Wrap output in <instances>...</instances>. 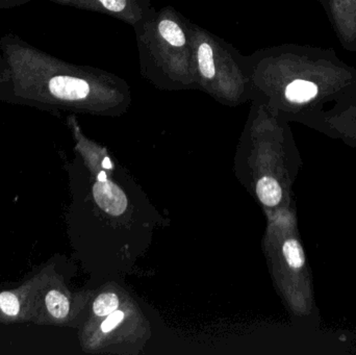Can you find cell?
Segmentation results:
<instances>
[{
	"instance_id": "cell-2",
	"label": "cell",
	"mask_w": 356,
	"mask_h": 355,
	"mask_svg": "<svg viewBox=\"0 0 356 355\" xmlns=\"http://www.w3.org/2000/svg\"><path fill=\"white\" fill-rule=\"evenodd\" d=\"M134 28L144 79L164 91L196 89L188 18L172 6L154 8Z\"/></svg>"
},
{
	"instance_id": "cell-9",
	"label": "cell",
	"mask_w": 356,
	"mask_h": 355,
	"mask_svg": "<svg viewBox=\"0 0 356 355\" xmlns=\"http://www.w3.org/2000/svg\"><path fill=\"white\" fill-rule=\"evenodd\" d=\"M282 252H284V258L291 268L300 269L305 264V251H303L302 246L297 240L290 239L284 242V246H282Z\"/></svg>"
},
{
	"instance_id": "cell-12",
	"label": "cell",
	"mask_w": 356,
	"mask_h": 355,
	"mask_svg": "<svg viewBox=\"0 0 356 355\" xmlns=\"http://www.w3.org/2000/svg\"><path fill=\"white\" fill-rule=\"evenodd\" d=\"M124 319V313L121 311H115L112 314L108 315V318L102 324V333H110L113 329H116Z\"/></svg>"
},
{
	"instance_id": "cell-5",
	"label": "cell",
	"mask_w": 356,
	"mask_h": 355,
	"mask_svg": "<svg viewBox=\"0 0 356 355\" xmlns=\"http://www.w3.org/2000/svg\"><path fill=\"white\" fill-rule=\"evenodd\" d=\"M94 199L96 204L108 214L118 216L127 210V196L122 190L112 181H97L93 187Z\"/></svg>"
},
{
	"instance_id": "cell-10",
	"label": "cell",
	"mask_w": 356,
	"mask_h": 355,
	"mask_svg": "<svg viewBox=\"0 0 356 355\" xmlns=\"http://www.w3.org/2000/svg\"><path fill=\"white\" fill-rule=\"evenodd\" d=\"M119 306V298L114 293L102 294L93 304L94 314L98 317L108 316L117 311Z\"/></svg>"
},
{
	"instance_id": "cell-15",
	"label": "cell",
	"mask_w": 356,
	"mask_h": 355,
	"mask_svg": "<svg viewBox=\"0 0 356 355\" xmlns=\"http://www.w3.org/2000/svg\"><path fill=\"white\" fill-rule=\"evenodd\" d=\"M102 166H104V168H106V169H112L113 164H112V162H111L110 158H104V163H102Z\"/></svg>"
},
{
	"instance_id": "cell-4",
	"label": "cell",
	"mask_w": 356,
	"mask_h": 355,
	"mask_svg": "<svg viewBox=\"0 0 356 355\" xmlns=\"http://www.w3.org/2000/svg\"><path fill=\"white\" fill-rule=\"evenodd\" d=\"M54 3L108 15L135 27L152 10L150 0H50Z\"/></svg>"
},
{
	"instance_id": "cell-6",
	"label": "cell",
	"mask_w": 356,
	"mask_h": 355,
	"mask_svg": "<svg viewBox=\"0 0 356 355\" xmlns=\"http://www.w3.org/2000/svg\"><path fill=\"white\" fill-rule=\"evenodd\" d=\"M318 87L312 81L305 79H295L286 85L284 89V97L288 101L294 104H302L316 97Z\"/></svg>"
},
{
	"instance_id": "cell-7",
	"label": "cell",
	"mask_w": 356,
	"mask_h": 355,
	"mask_svg": "<svg viewBox=\"0 0 356 355\" xmlns=\"http://www.w3.org/2000/svg\"><path fill=\"white\" fill-rule=\"evenodd\" d=\"M257 194L261 204L268 206H275L282 200V190L273 177L264 176L257 181Z\"/></svg>"
},
{
	"instance_id": "cell-1",
	"label": "cell",
	"mask_w": 356,
	"mask_h": 355,
	"mask_svg": "<svg viewBox=\"0 0 356 355\" xmlns=\"http://www.w3.org/2000/svg\"><path fill=\"white\" fill-rule=\"evenodd\" d=\"M0 101L43 110L106 114L131 104L129 83L99 68L65 62L14 33L0 38Z\"/></svg>"
},
{
	"instance_id": "cell-8",
	"label": "cell",
	"mask_w": 356,
	"mask_h": 355,
	"mask_svg": "<svg viewBox=\"0 0 356 355\" xmlns=\"http://www.w3.org/2000/svg\"><path fill=\"white\" fill-rule=\"evenodd\" d=\"M45 302L48 312L51 314L52 317L56 319L66 318L69 310H70V304H69L66 296L63 295L60 292L54 290L46 295Z\"/></svg>"
},
{
	"instance_id": "cell-3",
	"label": "cell",
	"mask_w": 356,
	"mask_h": 355,
	"mask_svg": "<svg viewBox=\"0 0 356 355\" xmlns=\"http://www.w3.org/2000/svg\"><path fill=\"white\" fill-rule=\"evenodd\" d=\"M196 90L226 106L252 98L250 63L232 44L190 21Z\"/></svg>"
},
{
	"instance_id": "cell-16",
	"label": "cell",
	"mask_w": 356,
	"mask_h": 355,
	"mask_svg": "<svg viewBox=\"0 0 356 355\" xmlns=\"http://www.w3.org/2000/svg\"><path fill=\"white\" fill-rule=\"evenodd\" d=\"M97 179L98 181H106V179H108V176H106V173L104 172V171H102V172H99V174H98Z\"/></svg>"
},
{
	"instance_id": "cell-11",
	"label": "cell",
	"mask_w": 356,
	"mask_h": 355,
	"mask_svg": "<svg viewBox=\"0 0 356 355\" xmlns=\"http://www.w3.org/2000/svg\"><path fill=\"white\" fill-rule=\"evenodd\" d=\"M0 310L8 316H16L20 311V304L16 296L10 292L0 294Z\"/></svg>"
},
{
	"instance_id": "cell-14",
	"label": "cell",
	"mask_w": 356,
	"mask_h": 355,
	"mask_svg": "<svg viewBox=\"0 0 356 355\" xmlns=\"http://www.w3.org/2000/svg\"><path fill=\"white\" fill-rule=\"evenodd\" d=\"M3 71H4V62H3V58H2L1 53H0V85H1L2 77H3Z\"/></svg>"
},
{
	"instance_id": "cell-13",
	"label": "cell",
	"mask_w": 356,
	"mask_h": 355,
	"mask_svg": "<svg viewBox=\"0 0 356 355\" xmlns=\"http://www.w3.org/2000/svg\"><path fill=\"white\" fill-rule=\"evenodd\" d=\"M31 1L33 0H0V10L15 8V6H22V4L29 3Z\"/></svg>"
}]
</instances>
